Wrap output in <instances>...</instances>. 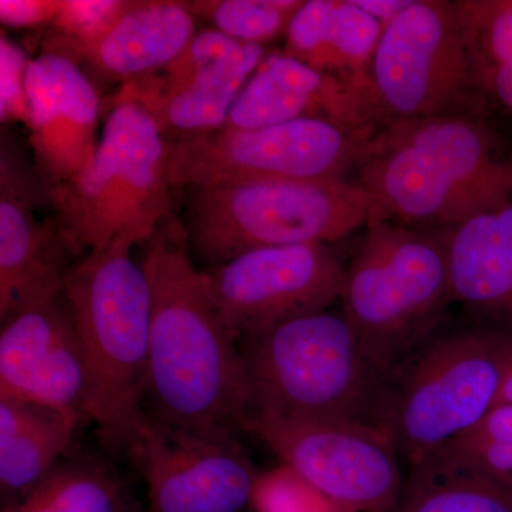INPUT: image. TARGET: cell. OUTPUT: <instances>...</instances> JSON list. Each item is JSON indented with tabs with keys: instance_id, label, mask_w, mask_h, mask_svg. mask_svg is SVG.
Listing matches in <instances>:
<instances>
[{
	"instance_id": "cell-1",
	"label": "cell",
	"mask_w": 512,
	"mask_h": 512,
	"mask_svg": "<svg viewBox=\"0 0 512 512\" xmlns=\"http://www.w3.org/2000/svg\"><path fill=\"white\" fill-rule=\"evenodd\" d=\"M144 247L151 293L144 413L168 430L235 439L249 409L247 372L181 220L168 218Z\"/></svg>"
},
{
	"instance_id": "cell-2",
	"label": "cell",
	"mask_w": 512,
	"mask_h": 512,
	"mask_svg": "<svg viewBox=\"0 0 512 512\" xmlns=\"http://www.w3.org/2000/svg\"><path fill=\"white\" fill-rule=\"evenodd\" d=\"M350 181L369 221L440 231L512 200V141L478 111L396 121L370 137Z\"/></svg>"
},
{
	"instance_id": "cell-3",
	"label": "cell",
	"mask_w": 512,
	"mask_h": 512,
	"mask_svg": "<svg viewBox=\"0 0 512 512\" xmlns=\"http://www.w3.org/2000/svg\"><path fill=\"white\" fill-rule=\"evenodd\" d=\"M511 360V330L447 319L383 380L373 426L412 467L497 406Z\"/></svg>"
},
{
	"instance_id": "cell-4",
	"label": "cell",
	"mask_w": 512,
	"mask_h": 512,
	"mask_svg": "<svg viewBox=\"0 0 512 512\" xmlns=\"http://www.w3.org/2000/svg\"><path fill=\"white\" fill-rule=\"evenodd\" d=\"M133 245L114 241L74 259L63 292L86 357L89 421L107 446L130 450L140 430L151 293Z\"/></svg>"
},
{
	"instance_id": "cell-5",
	"label": "cell",
	"mask_w": 512,
	"mask_h": 512,
	"mask_svg": "<svg viewBox=\"0 0 512 512\" xmlns=\"http://www.w3.org/2000/svg\"><path fill=\"white\" fill-rule=\"evenodd\" d=\"M238 345L248 379L247 416L373 426L383 377L340 309L276 323Z\"/></svg>"
},
{
	"instance_id": "cell-6",
	"label": "cell",
	"mask_w": 512,
	"mask_h": 512,
	"mask_svg": "<svg viewBox=\"0 0 512 512\" xmlns=\"http://www.w3.org/2000/svg\"><path fill=\"white\" fill-rule=\"evenodd\" d=\"M109 109L93 160L49 192L57 232L74 259L114 241L147 244L171 218L168 141L138 104Z\"/></svg>"
},
{
	"instance_id": "cell-7",
	"label": "cell",
	"mask_w": 512,
	"mask_h": 512,
	"mask_svg": "<svg viewBox=\"0 0 512 512\" xmlns=\"http://www.w3.org/2000/svg\"><path fill=\"white\" fill-rule=\"evenodd\" d=\"M340 311L386 376L447 320L453 305L439 231L369 221L346 264Z\"/></svg>"
},
{
	"instance_id": "cell-8",
	"label": "cell",
	"mask_w": 512,
	"mask_h": 512,
	"mask_svg": "<svg viewBox=\"0 0 512 512\" xmlns=\"http://www.w3.org/2000/svg\"><path fill=\"white\" fill-rule=\"evenodd\" d=\"M184 191L181 224L201 269L255 249L338 244L369 222V201L352 181H261Z\"/></svg>"
},
{
	"instance_id": "cell-9",
	"label": "cell",
	"mask_w": 512,
	"mask_h": 512,
	"mask_svg": "<svg viewBox=\"0 0 512 512\" xmlns=\"http://www.w3.org/2000/svg\"><path fill=\"white\" fill-rule=\"evenodd\" d=\"M375 133L323 120L220 128L168 143V180L173 190L261 181H350Z\"/></svg>"
},
{
	"instance_id": "cell-10",
	"label": "cell",
	"mask_w": 512,
	"mask_h": 512,
	"mask_svg": "<svg viewBox=\"0 0 512 512\" xmlns=\"http://www.w3.org/2000/svg\"><path fill=\"white\" fill-rule=\"evenodd\" d=\"M369 80L383 126L478 111L454 0H413L384 26Z\"/></svg>"
},
{
	"instance_id": "cell-11",
	"label": "cell",
	"mask_w": 512,
	"mask_h": 512,
	"mask_svg": "<svg viewBox=\"0 0 512 512\" xmlns=\"http://www.w3.org/2000/svg\"><path fill=\"white\" fill-rule=\"evenodd\" d=\"M251 434L296 476L353 512H396L404 478L392 443L370 424L247 416Z\"/></svg>"
},
{
	"instance_id": "cell-12",
	"label": "cell",
	"mask_w": 512,
	"mask_h": 512,
	"mask_svg": "<svg viewBox=\"0 0 512 512\" xmlns=\"http://www.w3.org/2000/svg\"><path fill=\"white\" fill-rule=\"evenodd\" d=\"M345 259L336 244L255 249L201 269L232 338L330 309L339 302Z\"/></svg>"
},
{
	"instance_id": "cell-13",
	"label": "cell",
	"mask_w": 512,
	"mask_h": 512,
	"mask_svg": "<svg viewBox=\"0 0 512 512\" xmlns=\"http://www.w3.org/2000/svg\"><path fill=\"white\" fill-rule=\"evenodd\" d=\"M128 453L147 487L148 512H244L261 474L235 439L165 429L144 417Z\"/></svg>"
},
{
	"instance_id": "cell-14",
	"label": "cell",
	"mask_w": 512,
	"mask_h": 512,
	"mask_svg": "<svg viewBox=\"0 0 512 512\" xmlns=\"http://www.w3.org/2000/svg\"><path fill=\"white\" fill-rule=\"evenodd\" d=\"M0 399L90 423L89 369L64 292L2 323Z\"/></svg>"
},
{
	"instance_id": "cell-15",
	"label": "cell",
	"mask_w": 512,
	"mask_h": 512,
	"mask_svg": "<svg viewBox=\"0 0 512 512\" xmlns=\"http://www.w3.org/2000/svg\"><path fill=\"white\" fill-rule=\"evenodd\" d=\"M49 204V187L22 151L0 156V322L63 292L69 252L53 218L35 210Z\"/></svg>"
},
{
	"instance_id": "cell-16",
	"label": "cell",
	"mask_w": 512,
	"mask_h": 512,
	"mask_svg": "<svg viewBox=\"0 0 512 512\" xmlns=\"http://www.w3.org/2000/svg\"><path fill=\"white\" fill-rule=\"evenodd\" d=\"M26 90L33 160L52 190L72 180L96 154L100 93L79 63L52 50L30 59Z\"/></svg>"
},
{
	"instance_id": "cell-17",
	"label": "cell",
	"mask_w": 512,
	"mask_h": 512,
	"mask_svg": "<svg viewBox=\"0 0 512 512\" xmlns=\"http://www.w3.org/2000/svg\"><path fill=\"white\" fill-rule=\"evenodd\" d=\"M323 120L359 131L383 127L369 79L318 72L284 53H268L245 84L222 128L249 130Z\"/></svg>"
},
{
	"instance_id": "cell-18",
	"label": "cell",
	"mask_w": 512,
	"mask_h": 512,
	"mask_svg": "<svg viewBox=\"0 0 512 512\" xmlns=\"http://www.w3.org/2000/svg\"><path fill=\"white\" fill-rule=\"evenodd\" d=\"M184 2L130 0V5L92 45L67 56L106 90L156 73L177 59L197 35Z\"/></svg>"
},
{
	"instance_id": "cell-19",
	"label": "cell",
	"mask_w": 512,
	"mask_h": 512,
	"mask_svg": "<svg viewBox=\"0 0 512 512\" xmlns=\"http://www.w3.org/2000/svg\"><path fill=\"white\" fill-rule=\"evenodd\" d=\"M439 232L453 302L468 318L512 332V200Z\"/></svg>"
},
{
	"instance_id": "cell-20",
	"label": "cell",
	"mask_w": 512,
	"mask_h": 512,
	"mask_svg": "<svg viewBox=\"0 0 512 512\" xmlns=\"http://www.w3.org/2000/svg\"><path fill=\"white\" fill-rule=\"evenodd\" d=\"M382 32L355 0H308L289 23L282 53L318 72L369 79Z\"/></svg>"
},
{
	"instance_id": "cell-21",
	"label": "cell",
	"mask_w": 512,
	"mask_h": 512,
	"mask_svg": "<svg viewBox=\"0 0 512 512\" xmlns=\"http://www.w3.org/2000/svg\"><path fill=\"white\" fill-rule=\"evenodd\" d=\"M266 55V47L241 45L170 92L136 104L156 120L168 143L220 130Z\"/></svg>"
},
{
	"instance_id": "cell-22",
	"label": "cell",
	"mask_w": 512,
	"mask_h": 512,
	"mask_svg": "<svg viewBox=\"0 0 512 512\" xmlns=\"http://www.w3.org/2000/svg\"><path fill=\"white\" fill-rule=\"evenodd\" d=\"M83 424L49 407L0 399L2 507L29 493L73 450Z\"/></svg>"
},
{
	"instance_id": "cell-23",
	"label": "cell",
	"mask_w": 512,
	"mask_h": 512,
	"mask_svg": "<svg viewBox=\"0 0 512 512\" xmlns=\"http://www.w3.org/2000/svg\"><path fill=\"white\" fill-rule=\"evenodd\" d=\"M478 111L512 141V0H454Z\"/></svg>"
},
{
	"instance_id": "cell-24",
	"label": "cell",
	"mask_w": 512,
	"mask_h": 512,
	"mask_svg": "<svg viewBox=\"0 0 512 512\" xmlns=\"http://www.w3.org/2000/svg\"><path fill=\"white\" fill-rule=\"evenodd\" d=\"M2 512H133L119 471L94 454L72 450L29 493Z\"/></svg>"
},
{
	"instance_id": "cell-25",
	"label": "cell",
	"mask_w": 512,
	"mask_h": 512,
	"mask_svg": "<svg viewBox=\"0 0 512 512\" xmlns=\"http://www.w3.org/2000/svg\"><path fill=\"white\" fill-rule=\"evenodd\" d=\"M409 468L396 512H512V485L434 453Z\"/></svg>"
},
{
	"instance_id": "cell-26",
	"label": "cell",
	"mask_w": 512,
	"mask_h": 512,
	"mask_svg": "<svg viewBox=\"0 0 512 512\" xmlns=\"http://www.w3.org/2000/svg\"><path fill=\"white\" fill-rule=\"evenodd\" d=\"M305 0H188L195 19L239 45L266 47L286 36L289 23Z\"/></svg>"
},
{
	"instance_id": "cell-27",
	"label": "cell",
	"mask_w": 512,
	"mask_h": 512,
	"mask_svg": "<svg viewBox=\"0 0 512 512\" xmlns=\"http://www.w3.org/2000/svg\"><path fill=\"white\" fill-rule=\"evenodd\" d=\"M434 454L491 480L512 485V403H498L476 426L448 441Z\"/></svg>"
},
{
	"instance_id": "cell-28",
	"label": "cell",
	"mask_w": 512,
	"mask_h": 512,
	"mask_svg": "<svg viewBox=\"0 0 512 512\" xmlns=\"http://www.w3.org/2000/svg\"><path fill=\"white\" fill-rule=\"evenodd\" d=\"M128 5L130 0H62L42 50L73 55L99 39Z\"/></svg>"
},
{
	"instance_id": "cell-29",
	"label": "cell",
	"mask_w": 512,
	"mask_h": 512,
	"mask_svg": "<svg viewBox=\"0 0 512 512\" xmlns=\"http://www.w3.org/2000/svg\"><path fill=\"white\" fill-rule=\"evenodd\" d=\"M252 507L256 512H353L333 503L285 466L261 474Z\"/></svg>"
},
{
	"instance_id": "cell-30",
	"label": "cell",
	"mask_w": 512,
	"mask_h": 512,
	"mask_svg": "<svg viewBox=\"0 0 512 512\" xmlns=\"http://www.w3.org/2000/svg\"><path fill=\"white\" fill-rule=\"evenodd\" d=\"M30 60L16 43L0 37V120L2 124H29L26 79Z\"/></svg>"
},
{
	"instance_id": "cell-31",
	"label": "cell",
	"mask_w": 512,
	"mask_h": 512,
	"mask_svg": "<svg viewBox=\"0 0 512 512\" xmlns=\"http://www.w3.org/2000/svg\"><path fill=\"white\" fill-rule=\"evenodd\" d=\"M62 0H0V22L6 28L35 29L52 25Z\"/></svg>"
},
{
	"instance_id": "cell-32",
	"label": "cell",
	"mask_w": 512,
	"mask_h": 512,
	"mask_svg": "<svg viewBox=\"0 0 512 512\" xmlns=\"http://www.w3.org/2000/svg\"><path fill=\"white\" fill-rule=\"evenodd\" d=\"M412 2L413 0H355L356 5L382 23L383 28L409 8Z\"/></svg>"
},
{
	"instance_id": "cell-33",
	"label": "cell",
	"mask_w": 512,
	"mask_h": 512,
	"mask_svg": "<svg viewBox=\"0 0 512 512\" xmlns=\"http://www.w3.org/2000/svg\"><path fill=\"white\" fill-rule=\"evenodd\" d=\"M498 403H512V360L510 367H508L507 376H505L500 402Z\"/></svg>"
}]
</instances>
